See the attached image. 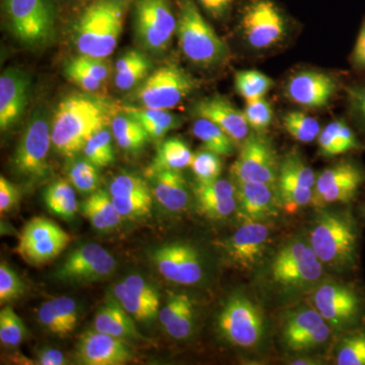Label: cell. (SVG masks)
Listing matches in <instances>:
<instances>
[{
	"instance_id": "cell-1",
	"label": "cell",
	"mask_w": 365,
	"mask_h": 365,
	"mask_svg": "<svg viewBox=\"0 0 365 365\" xmlns=\"http://www.w3.org/2000/svg\"><path fill=\"white\" fill-rule=\"evenodd\" d=\"M117 110V105L109 98L90 93L63 98L52 120L51 138L55 150L64 157H74L83 150L91 136L112 124Z\"/></svg>"
},
{
	"instance_id": "cell-2",
	"label": "cell",
	"mask_w": 365,
	"mask_h": 365,
	"mask_svg": "<svg viewBox=\"0 0 365 365\" xmlns=\"http://www.w3.org/2000/svg\"><path fill=\"white\" fill-rule=\"evenodd\" d=\"M130 0H93L79 14L72 37L79 54L108 58L123 33Z\"/></svg>"
},
{
	"instance_id": "cell-3",
	"label": "cell",
	"mask_w": 365,
	"mask_h": 365,
	"mask_svg": "<svg viewBox=\"0 0 365 365\" xmlns=\"http://www.w3.org/2000/svg\"><path fill=\"white\" fill-rule=\"evenodd\" d=\"M359 223L349 211H321L309 230V242L324 265L354 270L359 261Z\"/></svg>"
},
{
	"instance_id": "cell-4",
	"label": "cell",
	"mask_w": 365,
	"mask_h": 365,
	"mask_svg": "<svg viewBox=\"0 0 365 365\" xmlns=\"http://www.w3.org/2000/svg\"><path fill=\"white\" fill-rule=\"evenodd\" d=\"M177 19L178 43L190 61L204 67L225 61L230 54L227 45L204 19L195 0H179Z\"/></svg>"
},
{
	"instance_id": "cell-5",
	"label": "cell",
	"mask_w": 365,
	"mask_h": 365,
	"mask_svg": "<svg viewBox=\"0 0 365 365\" xmlns=\"http://www.w3.org/2000/svg\"><path fill=\"white\" fill-rule=\"evenodd\" d=\"M197 88L196 79L177 64H165L151 72L136 88L134 101L148 109L170 110Z\"/></svg>"
},
{
	"instance_id": "cell-6",
	"label": "cell",
	"mask_w": 365,
	"mask_h": 365,
	"mask_svg": "<svg viewBox=\"0 0 365 365\" xmlns=\"http://www.w3.org/2000/svg\"><path fill=\"white\" fill-rule=\"evenodd\" d=\"M270 273L274 282L280 287L304 289L318 284L324 274V264L309 242L294 240L276 254Z\"/></svg>"
},
{
	"instance_id": "cell-7",
	"label": "cell",
	"mask_w": 365,
	"mask_h": 365,
	"mask_svg": "<svg viewBox=\"0 0 365 365\" xmlns=\"http://www.w3.org/2000/svg\"><path fill=\"white\" fill-rule=\"evenodd\" d=\"M217 330L230 345L240 348L256 347L263 339L265 331L263 314L246 295H232L218 314Z\"/></svg>"
},
{
	"instance_id": "cell-8",
	"label": "cell",
	"mask_w": 365,
	"mask_h": 365,
	"mask_svg": "<svg viewBox=\"0 0 365 365\" xmlns=\"http://www.w3.org/2000/svg\"><path fill=\"white\" fill-rule=\"evenodd\" d=\"M9 28L28 46L45 45L54 35L55 9L50 0H4Z\"/></svg>"
},
{
	"instance_id": "cell-9",
	"label": "cell",
	"mask_w": 365,
	"mask_h": 365,
	"mask_svg": "<svg viewBox=\"0 0 365 365\" xmlns=\"http://www.w3.org/2000/svg\"><path fill=\"white\" fill-rule=\"evenodd\" d=\"M178 19L169 0H135L134 35L145 51L160 54L176 35Z\"/></svg>"
},
{
	"instance_id": "cell-10",
	"label": "cell",
	"mask_w": 365,
	"mask_h": 365,
	"mask_svg": "<svg viewBox=\"0 0 365 365\" xmlns=\"http://www.w3.org/2000/svg\"><path fill=\"white\" fill-rule=\"evenodd\" d=\"M314 309L332 329L345 331L359 326L364 314V295L356 287L337 282L319 284L313 295Z\"/></svg>"
},
{
	"instance_id": "cell-11",
	"label": "cell",
	"mask_w": 365,
	"mask_h": 365,
	"mask_svg": "<svg viewBox=\"0 0 365 365\" xmlns=\"http://www.w3.org/2000/svg\"><path fill=\"white\" fill-rule=\"evenodd\" d=\"M242 37L255 50H267L284 41L287 21L274 0H250L242 11Z\"/></svg>"
},
{
	"instance_id": "cell-12",
	"label": "cell",
	"mask_w": 365,
	"mask_h": 365,
	"mask_svg": "<svg viewBox=\"0 0 365 365\" xmlns=\"http://www.w3.org/2000/svg\"><path fill=\"white\" fill-rule=\"evenodd\" d=\"M51 127L44 113L36 111L26 125L14 155L16 174L28 179L38 180L49 173Z\"/></svg>"
},
{
	"instance_id": "cell-13",
	"label": "cell",
	"mask_w": 365,
	"mask_h": 365,
	"mask_svg": "<svg viewBox=\"0 0 365 365\" xmlns=\"http://www.w3.org/2000/svg\"><path fill=\"white\" fill-rule=\"evenodd\" d=\"M364 182V168L353 160H342L317 176L312 205L323 209L334 204L351 203Z\"/></svg>"
},
{
	"instance_id": "cell-14",
	"label": "cell",
	"mask_w": 365,
	"mask_h": 365,
	"mask_svg": "<svg viewBox=\"0 0 365 365\" xmlns=\"http://www.w3.org/2000/svg\"><path fill=\"white\" fill-rule=\"evenodd\" d=\"M280 162L272 144L262 133L250 134L242 143L239 157L232 163L230 173L235 184L263 182L277 187Z\"/></svg>"
},
{
	"instance_id": "cell-15",
	"label": "cell",
	"mask_w": 365,
	"mask_h": 365,
	"mask_svg": "<svg viewBox=\"0 0 365 365\" xmlns=\"http://www.w3.org/2000/svg\"><path fill=\"white\" fill-rule=\"evenodd\" d=\"M71 242V235L56 223L35 217L21 230L16 252L32 265H42L56 258Z\"/></svg>"
},
{
	"instance_id": "cell-16",
	"label": "cell",
	"mask_w": 365,
	"mask_h": 365,
	"mask_svg": "<svg viewBox=\"0 0 365 365\" xmlns=\"http://www.w3.org/2000/svg\"><path fill=\"white\" fill-rule=\"evenodd\" d=\"M116 264L114 257L100 245L85 244L66 257L55 277L63 282H96L110 277Z\"/></svg>"
},
{
	"instance_id": "cell-17",
	"label": "cell",
	"mask_w": 365,
	"mask_h": 365,
	"mask_svg": "<svg viewBox=\"0 0 365 365\" xmlns=\"http://www.w3.org/2000/svg\"><path fill=\"white\" fill-rule=\"evenodd\" d=\"M158 273L165 279L180 285H194L203 279L200 254L185 242H172L160 247L151 255Z\"/></svg>"
},
{
	"instance_id": "cell-18",
	"label": "cell",
	"mask_w": 365,
	"mask_h": 365,
	"mask_svg": "<svg viewBox=\"0 0 365 365\" xmlns=\"http://www.w3.org/2000/svg\"><path fill=\"white\" fill-rule=\"evenodd\" d=\"M270 242V230L265 222H245L220 242L228 259L242 269H253L263 258Z\"/></svg>"
},
{
	"instance_id": "cell-19",
	"label": "cell",
	"mask_w": 365,
	"mask_h": 365,
	"mask_svg": "<svg viewBox=\"0 0 365 365\" xmlns=\"http://www.w3.org/2000/svg\"><path fill=\"white\" fill-rule=\"evenodd\" d=\"M337 79L318 71L297 72L288 78L285 95L294 104L307 109H323L335 97Z\"/></svg>"
},
{
	"instance_id": "cell-20",
	"label": "cell",
	"mask_w": 365,
	"mask_h": 365,
	"mask_svg": "<svg viewBox=\"0 0 365 365\" xmlns=\"http://www.w3.org/2000/svg\"><path fill=\"white\" fill-rule=\"evenodd\" d=\"M237 185V212L242 222H265L279 213L277 187L263 182Z\"/></svg>"
},
{
	"instance_id": "cell-21",
	"label": "cell",
	"mask_w": 365,
	"mask_h": 365,
	"mask_svg": "<svg viewBox=\"0 0 365 365\" xmlns=\"http://www.w3.org/2000/svg\"><path fill=\"white\" fill-rule=\"evenodd\" d=\"M76 359L86 365H122L130 361L132 351L124 340L93 329L79 338Z\"/></svg>"
},
{
	"instance_id": "cell-22",
	"label": "cell",
	"mask_w": 365,
	"mask_h": 365,
	"mask_svg": "<svg viewBox=\"0 0 365 365\" xmlns=\"http://www.w3.org/2000/svg\"><path fill=\"white\" fill-rule=\"evenodd\" d=\"M30 78L16 67L2 72L0 76V129L9 130L20 120L28 104Z\"/></svg>"
},
{
	"instance_id": "cell-23",
	"label": "cell",
	"mask_w": 365,
	"mask_h": 365,
	"mask_svg": "<svg viewBox=\"0 0 365 365\" xmlns=\"http://www.w3.org/2000/svg\"><path fill=\"white\" fill-rule=\"evenodd\" d=\"M198 118H205L217 125L235 143H242L250 135V128L244 111L237 109L227 98L220 96L204 98L193 107Z\"/></svg>"
},
{
	"instance_id": "cell-24",
	"label": "cell",
	"mask_w": 365,
	"mask_h": 365,
	"mask_svg": "<svg viewBox=\"0 0 365 365\" xmlns=\"http://www.w3.org/2000/svg\"><path fill=\"white\" fill-rule=\"evenodd\" d=\"M158 319L170 337L176 340L188 339L195 330V304L188 294H172L160 309Z\"/></svg>"
},
{
	"instance_id": "cell-25",
	"label": "cell",
	"mask_w": 365,
	"mask_h": 365,
	"mask_svg": "<svg viewBox=\"0 0 365 365\" xmlns=\"http://www.w3.org/2000/svg\"><path fill=\"white\" fill-rule=\"evenodd\" d=\"M78 316V304L67 297L48 300L38 312V319L43 328L60 338H66L76 330Z\"/></svg>"
},
{
	"instance_id": "cell-26",
	"label": "cell",
	"mask_w": 365,
	"mask_h": 365,
	"mask_svg": "<svg viewBox=\"0 0 365 365\" xmlns=\"http://www.w3.org/2000/svg\"><path fill=\"white\" fill-rule=\"evenodd\" d=\"M153 178V198L170 212H181L189 206V187L181 170H163Z\"/></svg>"
},
{
	"instance_id": "cell-27",
	"label": "cell",
	"mask_w": 365,
	"mask_h": 365,
	"mask_svg": "<svg viewBox=\"0 0 365 365\" xmlns=\"http://www.w3.org/2000/svg\"><path fill=\"white\" fill-rule=\"evenodd\" d=\"M317 141L319 153L325 158L365 150L356 132L343 119L334 120L327 125L319 132Z\"/></svg>"
},
{
	"instance_id": "cell-28",
	"label": "cell",
	"mask_w": 365,
	"mask_h": 365,
	"mask_svg": "<svg viewBox=\"0 0 365 365\" xmlns=\"http://www.w3.org/2000/svg\"><path fill=\"white\" fill-rule=\"evenodd\" d=\"M133 319L111 295L98 309L93 326L98 332L119 339H141L143 336L137 330Z\"/></svg>"
},
{
	"instance_id": "cell-29",
	"label": "cell",
	"mask_w": 365,
	"mask_h": 365,
	"mask_svg": "<svg viewBox=\"0 0 365 365\" xmlns=\"http://www.w3.org/2000/svg\"><path fill=\"white\" fill-rule=\"evenodd\" d=\"M81 213L93 228L100 232L114 230L122 222V216L115 207L111 194L97 190L81 203Z\"/></svg>"
},
{
	"instance_id": "cell-30",
	"label": "cell",
	"mask_w": 365,
	"mask_h": 365,
	"mask_svg": "<svg viewBox=\"0 0 365 365\" xmlns=\"http://www.w3.org/2000/svg\"><path fill=\"white\" fill-rule=\"evenodd\" d=\"M194 155L181 138L170 137L158 146L157 155L148 167L146 175L153 177L163 170H181L190 167Z\"/></svg>"
},
{
	"instance_id": "cell-31",
	"label": "cell",
	"mask_w": 365,
	"mask_h": 365,
	"mask_svg": "<svg viewBox=\"0 0 365 365\" xmlns=\"http://www.w3.org/2000/svg\"><path fill=\"white\" fill-rule=\"evenodd\" d=\"M153 62L138 50L125 52L115 66V85L121 91H129L150 76Z\"/></svg>"
},
{
	"instance_id": "cell-32",
	"label": "cell",
	"mask_w": 365,
	"mask_h": 365,
	"mask_svg": "<svg viewBox=\"0 0 365 365\" xmlns=\"http://www.w3.org/2000/svg\"><path fill=\"white\" fill-rule=\"evenodd\" d=\"M324 323H326L325 319L316 309L302 307L292 312L285 319L282 328V338L285 345L295 351L300 341Z\"/></svg>"
},
{
	"instance_id": "cell-33",
	"label": "cell",
	"mask_w": 365,
	"mask_h": 365,
	"mask_svg": "<svg viewBox=\"0 0 365 365\" xmlns=\"http://www.w3.org/2000/svg\"><path fill=\"white\" fill-rule=\"evenodd\" d=\"M124 112L138 120L153 140H160L182 123L181 118L169 112V110L125 107Z\"/></svg>"
},
{
	"instance_id": "cell-34",
	"label": "cell",
	"mask_w": 365,
	"mask_h": 365,
	"mask_svg": "<svg viewBox=\"0 0 365 365\" xmlns=\"http://www.w3.org/2000/svg\"><path fill=\"white\" fill-rule=\"evenodd\" d=\"M111 127L113 137L118 145L129 153L143 150L150 139L140 122L127 113L117 114L113 119Z\"/></svg>"
},
{
	"instance_id": "cell-35",
	"label": "cell",
	"mask_w": 365,
	"mask_h": 365,
	"mask_svg": "<svg viewBox=\"0 0 365 365\" xmlns=\"http://www.w3.org/2000/svg\"><path fill=\"white\" fill-rule=\"evenodd\" d=\"M112 297L136 321H153L160 314V302H153L132 292L125 284L124 281L114 285Z\"/></svg>"
},
{
	"instance_id": "cell-36",
	"label": "cell",
	"mask_w": 365,
	"mask_h": 365,
	"mask_svg": "<svg viewBox=\"0 0 365 365\" xmlns=\"http://www.w3.org/2000/svg\"><path fill=\"white\" fill-rule=\"evenodd\" d=\"M44 200L52 213L64 220H71L78 211L76 189L66 180H58L50 185L46 189Z\"/></svg>"
},
{
	"instance_id": "cell-37",
	"label": "cell",
	"mask_w": 365,
	"mask_h": 365,
	"mask_svg": "<svg viewBox=\"0 0 365 365\" xmlns=\"http://www.w3.org/2000/svg\"><path fill=\"white\" fill-rule=\"evenodd\" d=\"M193 134L203 143L204 148L220 157L235 153V141L220 127L205 118H198L193 124Z\"/></svg>"
},
{
	"instance_id": "cell-38",
	"label": "cell",
	"mask_w": 365,
	"mask_h": 365,
	"mask_svg": "<svg viewBox=\"0 0 365 365\" xmlns=\"http://www.w3.org/2000/svg\"><path fill=\"white\" fill-rule=\"evenodd\" d=\"M277 190L281 207L284 208L287 213H297L300 209L312 204L314 190L302 186L287 173L280 170Z\"/></svg>"
},
{
	"instance_id": "cell-39",
	"label": "cell",
	"mask_w": 365,
	"mask_h": 365,
	"mask_svg": "<svg viewBox=\"0 0 365 365\" xmlns=\"http://www.w3.org/2000/svg\"><path fill=\"white\" fill-rule=\"evenodd\" d=\"M336 364L365 365V327L356 326L344 334L336 350Z\"/></svg>"
},
{
	"instance_id": "cell-40",
	"label": "cell",
	"mask_w": 365,
	"mask_h": 365,
	"mask_svg": "<svg viewBox=\"0 0 365 365\" xmlns=\"http://www.w3.org/2000/svg\"><path fill=\"white\" fill-rule=\"evenodd\" d=\"M273 86V79L259 71H237L235 76V91L246 102L265 98Z\"/></svg>"
},
{
	"instance_id": "cell-41",
	"label": "cell",
	"mask_w": 365,
	"mask_h": 365,
	"mask_svg": "<svg viewBox=\"0 0 365 365\" xmlns=\"http://www.w3.org/2000/svg\"><path fill=\"white\" fill-rule=\"evenodd\" d=\"M282 124L287 133L302 143H313L318 139L321 132L318 120L302 111L287 113Z\"/></svg>"
},
{
	"instance_id": "cell-42",
	"label": "cell",
	"mask_w": 365,
	"mask_h": 365,
	"mask_svg": "<svg viewBox=\"0 0 365 365\" xmlns=\"http://www.w3.org/2000/svg\"><path fill=\"white\" fill-rule=\"evenodd\" d=\"M86 160L101 168L109 167L115 162L114 148H113V134L107 128L97 132L91 137L83 148Z\"/></svg>"
},
{
	"instance_id": "cell-43",
	"label": "cell",
	"mask_w": 365,
	"mask_h": 365,
	"mask_svg": "<svg viewBox=\"0 0 365 365\" xmlns=\"http://www.w3.org/2000/svg\"><path fill=\"white\" fill-rule=\"evenodd\" d=\"M98 168L88 160H74L68 165L67 177L74 189L83 194H91L98 190Z\"/></svg>"
},
{
	"instance_id": "cell-44",
	"label": "cell",
	"mask_w": 365,
	"mask_h": 365,
	"mask_svg": "<svg viewBox=\"0 0 365 365\" xmlns=\"http://www.w3.org/2000/svg\"><path fill=\"white\" fill-rule=\"evenodd\" d=\"M28 337V331L23 319L11 307L0 312V342L6 347H18Z\"/></svg>"
},
{
	"instance_id": "cell-45",
	"label": "cell",
	"mask_w": 365,
	"mask_h": 365,
	"mask_svg": "<svg viewBox=\"0 0 365 365\" xmlns=\"http://www.w3.org/2000/svg\"><path fill=\"white\" fill-rule=\"evenodd\" d=\"M113 202L122 217L141 218L150 215L153 208V192L131 195L112 197Z\"/></svg>"
},
{
	"instance_id": "cell-46",
	"label": "cell",
	"mask_w": 365,
	"mask_h": 365,
	"mask_svg": "<svg viewBox=\"0 0 365 365\" xmlns=\"http://www.w3.org/2000/svg\"><path fill=\"white\" fill-rule=\"evenodd\" d=\"M190 168L195 175L197 182H210L220 179L222 163L220 155L204 148L194 155Z\"/></svg>"
},
{
	"instance_id": "cell-47",
	"label": "cell",
	"mask_w": 365,
	"mask_h": 365,
	"mask_svg": "<svg viewBox=\"0 0 365 365\" xmlns=\"http://www.w3.org/2000/svg\"><path fill=\"white\" fill-rule=\"evenodd\" d=\"M193 193L196 203L225 200L237 196V185L222 179L210 182H197L193 187Z\"/></svg>"
},
{
	"instance_id": "cell-48",
	"label": "cell",
	"mask_w": 365,
	"mask_h": 365,
	"mask_svg": "<svg viewBox=\"0 0 365 365\" xmlns=\"http://www.w3.org/2000/svg\"><path fill=\"white\" fill-rule=\"evenodd\" d=\"M244 114L250 128L257 133H263L267 130L274 118L272 106L265 98L246 102Z\"/></svg>"
},
{
	"instance_id": "cell-49",
	"label": "cell",
	"mask_w": 365,
	"mask_h": 365,
	"mask_svg": "<svg viewBox=\"0 0 365 365\" xmlns=\"http://www.w3.org/2000/svg\"><path fill=\"white\" fill-rule=\"evenodd\" d=\"M279 170L287 173L302 186L314 190L317 181L316 174L297 151H292L283 158L280 162Z\"/></svg>"
},
{
	"instance_id": "cell-50",
	"label": "cell",
	"mask_w": 365,
	"mask_h": 365,
	"mask_svg": "<svg viewBox=\"0 0 365 365\" xmlns=\"http://www.w3.org/2000/svg\"><path fill=\"white\" fill-rule=\"evenodd\" d=\"M26 283L6 262L0 265V302L1 304L20 299L25 294Z\"/></svg>"
},
{
	"instance_id": "cell-51",
	"label": "cell",
	"mask_w": 365,
	"mask_h": 365,
	"mask_svg": "<svg viewBox=\"0 0 365 365\" xmlns=\"http://www.w3.org/2000/svg\"><path fill=\"white\" fill-rule=\"evenodd\" d=\"M346 96L350 116L365 134V79L348 86Z\"/></svg>"
},
{
	"instance_id": "cell-52",
	"label": "cell",
	"mask_w": 365,
	"mask_h": 365,
	"mask_svg": "<svg viewBox=\"0 0 365 365\" xmlns=\"http://www.w3.org/2000/svg\"><path fill=\"white\" fill-rule=\"evenodd\" d=\"M74 66L78 67L81 71H86L101 83H106L111 76L112 67L107 58H98V57L88 56L79 54L69 60Z\"/></svg>"
},
{
	"instance_id": "cell-53",
	"label": "cell",
	"mask_w": 365,
	"mask_h": 365,
	"mask_svg": "<svg viewBox=\"0 0 365 365\" xmlns=\"http://www.w3.org/2000/svg\"><path fill=\"white\" fill-rule=\"evenodd\" d=\"M109 193L112 197L131 195L137 193H151L148 182L133 175H119L111 182Z\"/></svg>"
},
{
	"instance_id": "cell-54",
	"label": "cell",
	"mask_w": 365,
	"mask_h": 365,
	"mask_svg": "<svg viewBox=\"0 0 365 365\" xmlns=\"http://www.w3.org/2000/svg\"><path fill=\"white\" fill-rule=\"evenodd\" d=\"M197 208L201 215L210 220H225L237 211V196L225 200L197 203Z\"/></svg>"
},
{
	"instance_id": "cell-55",
	"label": "cell",
	"mask_w": 365,
	"mask_h": 365,
	"mask_svg": "<svg viewBox=\"0 0 365 365\" xmlns=\"http://www.w3.org/2000/svg\"><path fill=\"white\" fill-rule=\"evenodd\" d=\"M64 73L66 78L69 79L74 85L78 86L81 90L86 93H95L102 90L105 83H101L98 79L93 78L86 71H81L78 67L74 66L71 62H67Z\"/></svg>"
},
{
	"instance_id": "cell-56",
	"label": "cell",
	"mask_w": 365,
	"mask_h": 365,
	"mask_svg": "<svg viewBox=\"0 0 365 365\" xmlns=\"http://www.w3.org/2000/svg\"><path fill=\"white\" fill-rule=\"evenodd\" d=\"M20 199V191L13 182H9L4 176L0 177V212L1 215L16 207Z\"/></svg>"
},
{
	"instance_id": "cell-57",
	"label": "cell",
	"mask_w": 365,
	"mask_h": 365,
	"mask_svg": "<svg viewBox=\"0 0 365 365\" xmlns=\"http://www.w3.org/2000/svg\"><path fill=\"white\" fill-rule=\"evenodd\" d=\"M331 327L328 323H324L323 325L314 329L313 332L309 333L302 341L297 347L295 351H304V350L316 349L325 344L331 336Z\"/></svg>"
},
{
	"instance_id": "cell-58",
	"label": "cell",
	"mask_w": 365,
	"mask_h": 365,
	"mask_svg": "<svg viewBox=\"0 0 365 365\" xmlns=\"http://www.w3.org/2000/svg\"><path fill=\"white\" fill-rule=\"evenodd\" d=\"M124 283L129 289L140 294L141 297L153 300V302H160V294H158L157 288L151 285L148 281L144 279L141 276H128V277L125 278Z\"/></svg>"
},
{
	"instance_id": "cell-59",
	"label": "cell",
	"mask_w": 365,
	"mask_h": 365,
	"mask_svg": "<svg viewBox=\"0 0 365 365\" xmlns=\"http://www.w3.org/2000/svg\"><path fill=\"white\" fill-rule=\"evenodd\" d=\"M350 63L354 71H365V16L350 55Z\"/></svg>"
},
{
	"instance_id": "cell-60",
	"label": "cell",
	"mask_w": 365,
	"mask_h": 365,
	"mask_svg": "<svg viewBox=\"0 0 365 365\" xmlns=\"http://www.w3.org/2000/svg\"><path fill=\"white\" fill-rule=\"evenodd\" d=\"M197 1L209 16H212L215 20H220L230 13L235 0H197Z\"/></svg>"
},
{
	"instance_id": "cell-61",
	"label": "cell",
	"mask_w": 365,
	"mask_h": 365,
	"mask_svg": "<svg viewBox=\"0 0 365 365\" xmlns=\"http://www.w3.org/2000/svg\"><path fill=\"white\" fill-rule=\"evenodd\" d=\"M37 364L40 365H64L68 364L66 355L55 348H43L37 353Z\"/></svg>"
},
{
	"instance_id": "cell-62",
	"label": "cell",
	"mask_w": 365,
	"mask_h": 365,
	"mask_svg": "<svg viewBox=\"0 0 365 365\" xmlns=\"http://www.w3.org/2000/svg\"><path fill=\"white\" fill-rule=\"evenodd\" d=\"M318 360L314 359H309V357H306V359H297L294 360H292V362H290V364L292 365H314V364H319L321 362H317Z\"/></svg>"
},
{
	"instance_id": "cell-63",
	"label": "cell",
	"mask_w": 365,
	"mask_h": 365,
	"mask_svg": "<svg viewBox=\"0 0 365 365\" xmlns=\"http://www.w3.org/2000/svg\"><path fill=\"white\" fill-rule=\"evenodd\" d=\"M361 216L365 220V203L364 204V206L361 207Z\"/></svg>"
}]
</instances>
